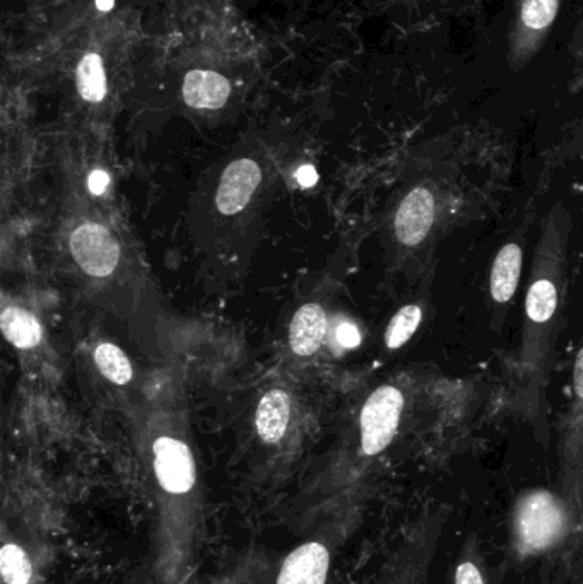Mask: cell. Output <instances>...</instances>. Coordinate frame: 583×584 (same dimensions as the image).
<instances>
[{
  "instance_id": "13",
  "label": "cell",
  "mask_w": 583,
  "mask_h": 584,
  "mask_svg": "<svg viewBox=\"0 0 583 584\" xmlns=\"http://www.w3.org/2000/svg\"><path fill=\"white\" fill-rule=\"evenodd\" d=\"M289 414H292V400L286 392L270 389L269 394L264 395L255 416V427L263 442L277 443L285 436Z\"/></svg>"
},
{
  "instance_id": "7",
  "label": "cell",
  "mask_w": 583,
  "mask_h": 584,
  "mask_svg": "<svg viewBox=\"0 0 583 584\" xmlns=\"http://www.w3.org/2000/svg\"><path fill=\"white\" fill-rule=\"evenodd\" d=\"M155 471L168 493H187L196 482L192 455L174 437H159L155 443Z\"/></svg>"
},
{
  "instance_id": "23",
  "label": "cell",
  "mask_w": 583,
  "mask_h": 584,
  "mask_svg": "<svg viewBox=\"0 0 583 584\" xmlns=\"http://www.w3.org/2000/svg\"><path fill=\"white\" fill-rule=\"evenodd\" d=\"M296 178H298L299 185H303V187H312L317 181V171L312 166H303V168H299Z\"/></svg>"
},
{
  "instance_id": "14",
  "label": "cell",
  "mask_w": 583,
  "mask_h": 584,
  "mask_svg": "<svg viewBox=\"0 0 583 584\" xmlns=\"http://www.w3.org/2000/svg\"><path fill=\"white\" fill-rule=\"evenodd\" d=\"M0 324L6 338L18 349H33L40 344L41 327L31 313L16 306H6Z\"/></svg>"
},
{
  "instance_id": "21",
  "label": "cell",
  "mask_w": 583,
  "mask_h": 584,
  "mask_svg": "<svg viewBox=\"0 0 583 584\" xmlns=\"http://www.w3.org/2000/svg\"><path fill=\"white\" fill-rule=\"evenodd\" d=\"M455 584H483V577H481L480 571L474 564L464 563L457 567Z\"/></svg>"
},
{
  "instance_id": "12",
  "label": "cell",
  "mask_w": 583,
  "mask_h": 584,
  "mask_svg": "<svg viewBox=\"0 0 583 584\" xmlns=\"http://www.w3.org/2000/svg\"><path fill=\"white\" fill-rule=\"evenodd\" d=\"M229 92L228 79L211 70H192L185 76L184 100L189 107L218 110L228 100Z\"/></svg>"
},
{
  "instance_id": "24",
  "label": "cell",
  "mask_w": 583,
  "mask_h": 584,
  "mask_svg": "<svg viewBox=\"0 0 583 584\" xmlns=\"http://www.w3.org/2000/svg\"><path fill=\"white\" fill-rule=\"evenodd\" d=\"M97 6L100 11H110L113 8V0H97Z\"/></svg>"
},
{
  "instance_id": "10",
  "label": "cell",
  "mask_w": 583,
  "mask_h": 584,
  "mask_svg": "<svg viewBox=\"0 0 583 584\" xmlns=\"http://www.w3.org/2000/svg\"><path fill=\"white\" fill-rule=\"evenodd\" d=\"M329 566V551L310 542L288 555L277 576V584H325Z\"/></svg>"
},
{
  "instance_id": "8",
  "label": "cell",
  "mask_w": 583,
  "mask_h": 584,
  "mask_svg": "<svg viewBox=\"0 0 583 584\" xmlns=\"http://www.w3.org/2000/svg\"><path fill=\"white\" fill-rule=\"evenodd\" d=\"M263 181L260 166L254 159H237L223 174L216 194V206L225 216L244 210Z\"/></svg>"
},
{
  "instance_id": "22",
  "label": "cell",
  "mask_w": 583,
  "mask_h": 584,
  "mask_svg": "<svg viewBox=\"0 0 583 584\" xmlns=\"http://www.w3.org/2000/svg\"><path fill=\"white\" fill-rule=\"evenodd\" d=\"M108 184H110V177H108L105 171H101V169H97V171H92V174L89 175L88 185L91 194H103V191L107 190Z\"/></svg>"
},
{
  "instance_id": "3",
  "label": "cell",
  "mask_w": 583,
  "mask_h": 584,
  "mask_svg": "<svg viewBox=\"0 0 583 584\" xmlns=\"http://www.w3.org/2000/svg\"><path fill=\"white\" fill-rule=\"evenodd\" d=\"M565 529L562 507L546 491H535L524 497L515 516V535L522 554L546 551Z\"/></svg>"
},
{
  "instance_id": "2",
  "label": "cell",
  "mask_w": 583,
  "mask_h": 584,
  "mask_svg": "<svg viewBox=\"0 0 583 584\" xmlns=\"http://www.w3.org/2000/svg\"><path fill=\"white\" fill-rule=\"evenodd\" d=\"M562 0H522L508 31V66L524 69L546 43Z\"/></svg>"
},
{
  "instance_id": "19",
  "label": "cell",
  "mask_w": 583,
  "mask_h": 584,
  "mask_svg": "<svg viewBox=\"0 0 583 584\" xmlns=\"http://www.w3.org/2000/svg\"><path fill=\"white\" fill-rule=\"evenodd\" d=\"M337 343L340 346L346 347V349H355L362 344V334H359V328L356 325L349 324V321H344L337 327L336 331Z\"/></svg>"
},
{
  "instance_id": "15",
  "label": "cell",
  "mask_w": 583,
  "mask_h": 584,
  "mask_svg": "<svg viewBox=\"0 0 583 584\" xmlns=\"http://www.w3.org/2000/svg\"><path fill=\"white\" fill-rule=\"evenodd\" d=\"M78 89L82 100L100 103L107 95V76L103 62L97 53H88L79 63Z\"/></svg>"
},
{
  "instance_id": "11",
  "label": "cell",
  "mask_w": 583,
  "mask_h": 584,
  "mask_svg": "<svg viewBox=\"0 0 583 584\" xmlns=\"http://www.w3.org/2000/svg\"><path fill=\"white\" fill-rule=\"evenodd\" d=\"M327 334V315L320 305L302 306L293 316L289 327V346L296 356H314Z\"/></svg>"
},
{
  "instance_id": "16",
  "label": "cell",
  "mask_w": 583,
  "mask_h": 584,
  "mask_svg": "<svg viewBox=\"0 0 583 584\" xmlns=\"http://www.w3.org/2000/svg\"><path fill=\"white\" fill-rule=\"evenodd\" d=\"M423 321V309L419 305H407L395 313L387 331H385V344L388 349L395 350L409 343V338L416 334Z\"/></svg>"
},
{
  "instance_id": "1",
  "label": "cell",
  "mask_w": 583,
  "mask_h": 584,
  "mask_svg": "<svg viewBox=\"0 0 583 584\" xmlns=\"http://www.w3.org/2000/svg\"><path fill=\"white\" fill-rule=\"evenodd\" d=\"M572 228V217L563 204H556L544 217L525 296L524 335L518 354L521 400L525 410L543 423L547 385L565 316Z\"/></svg>"
},
{
  "instance_id": "9",
  "label": "cell",
  "mask_w": 583,
  "mask_h": 584,
  "mask_svg": "<svg viewBox=\"0 0 583 584\" xmlns=\"http://www.w3.org/2000/svg\"><path fill=\"white\" fill-rule=\"evenodd\" d=\"M522 265H524V248L518 239L506 241L493 260L492 274H490V296H492L496 318L500 316V320L517 293Z\"/></svg>"
},
{
  "instance_id": "20",
  "label": "cell",
  "mask_w": 583,
  "mask_h": 584,
  "mask_svg": "<svg viewBox=\"0 0 583 584\" xmlns=\"http://www.w3.org/2000/svg\"><path fill=\"white\" fill-rule=\"evenodd\" d=\"M570 53H572L579 75L583 76V8L580 11V21L576 24L575 33H573L572 44H570Z\"/></svg>"
},
{
  "instance_id": "17",
  "label": "cell",
  "mask_w": 583,
  "mask_h": 584,
  "mask_svg": "<svg viewBox=\"0 0 583 584\" xmlns=\"http://www.w3.org/2000/svg\"><path fill=\"white\" fill-rule=\"evenodd\" d=\"M95 360H97L101 375L115 385H126L132 378V366H130L129 357L113 344H100L95 350Z\"/></svg>"
},
{
  "instance_id": "18",
  "label": "cell",
  "mask_w": 583,
  "mask_h": 584,
  "mask_svg": "<svg viewBox=\"0 0 583 584\" xmlns=\"http://www.w3.org/2000/svg\"><path fill=\"white\" fill-rule=\"evenodd\" d=\"M2 576L8 584H28L31 580L30 558L16 544H6L0 552Z\"/></svg>"
},
{
  "instance_id": "5",
  "label": "cell",
  "mask_w": 583,
  "mask_h": 584,
  "mask_svg": "<svg viewBox=\"0 0 583 584\" xmlns=\"http://www.w3.org/2000/svg\"><path fill=\"white\" fill-rule=\"evenodd\" d=\"M72 257L92 277H108L120 261V245L113 232L98 222H82L69 239Z\"/></svg>"
},
{
  "instance_id": "4",
  "label": "cell",
  "mask_w": 583,
  "mask_h": 584,
  "mask_svg": "<svg viewBox=\"0 0 583 584\" xmlns=\"http://www.w3.org/2000/svg\"><path fill=\"white\" fill-rule=\"evenodd\" d=\"M403 408V392L395 386H381L369 395L359 417L362 448L365 455H378L391 445L395 433L399 429Z\"/></svg>"
},
{
  "instance_id": "6",
  "label": "cell",
  "mask_w": 583,
  "mask_h": 584,
  "mask_svg": "<svg viewBox=\"0 0 583 584\" xmlns=\"http://www.w3.org/2000/svg\"><path fill=\"white\" fill-rule=\"evenodd\" d=\"M436 221V199L432 188L419 185L404 197L394 217L395 238L407 248L422 245Z\"/></svg>"
}]
</instances>
